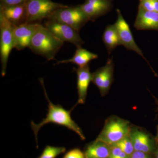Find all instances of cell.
I'll list each match as a JSON object with an SVG mask.
<instances>
[{"instance_id": "15", "label": "cell", "mask_w": 158, "mask_h": 158, "mask_svg": "<svg viewBox=\"0 0 158 158\" xmlns=\"http://www.w3.org/2000/svg\"><path fill=\"white\" fill-rule=\"evenodd\" d=\"M0 14L13 26L24 23L27 19L25 3L17 6H0Z\"/></svg>"}, {"instance_id": "16", "label": "cell", "mask_w": 158, "mask_h": 158, "mask_svg": "<svg viewBox=\"0 0 158 158\" xmlns=\"http://www.w3.org/2000/svg\"><path fill=\"white\" fill-rule=\"evenodd\" d=\"M97 54L89 52L82 47L77 48L73 57L71 59L60 60L56 63V65L64 63H71L76 64L79 67H85L89 65V63L92 60L98 58Z\"/></svg>"}, {"instance_id": "5", "label": "cell", "mask_w": 158, "mask_h": 158, "mask_svg": "<svg viewBox=\"0 0 158 158\" xmlns=\"http://www.w3.org/2000/svg\"><path fill=\"white\" fill-rule=\"evenodd\" d=\"M63 23L79 32L89 21L85 12L79 6H66L56 10L48 19Z\"/></svg>"}, {"instance_id": "11", "label": "cell", "mask_w": 158, "mask_h": 158, "mask_svg": "<svg viewBox=\"0 0 158 158\" xmlns=\"http://www.w3.org/2000/svg\"><path fill=\"white\" fill-rule=\"evenodd\" d=\"M112 0H85L80 5L89 21H94L99 17L108 14L113 8Z\"/></svg>"}, {"instance_id": "17", "label": "cell", "mask_w": 158, "mask_h": 158, "mask_svg": "<svg viewBox=\"0 0 158 158\" xmlns=\"http://www.w3.org/2000/svg\"><path fill=\"white\" fill-rule=\"evenodd\" d=\"M111 146L101 141L95 140L85 148V158H108Z\"/></svg>"}, {"instance_id": "27", "label": "cell", "mask_w": 158, "mask_h": 158, "mask_svg": "<svg viewBox=\"0 0 158 158\" xmlns=\"http://www.w3.org/2000/svg\"><path fill=\"white\" fill-rule=\"evenodd\" d=\"M157 111H158V108H157Z\"/></svg>"}, {"instance_id": "22", "label": "cell", "mask_w": 158, "mask_h": 158, "mask_svg": "<svg viewBox=\"0 0 158 158\" xmlns=\"http://www.w3.org/2000/svg\"><path fill=\"white\" fill-rule=\"evenodd\" d=\"M62 158H85V153L78 148H75L66 153Z\"/></svg>"}, {"instance_id": "14", "label": "cell", "mask_w": 158, "mask_h": 158, "mask_svg": "<svg viewBox=\"0 0 158 158\" xmlns=\"http://www.w3.org/2000/svg\"><path fill=\"white\" fill-rule=\"evenodd\" d=\"M134 27L140 31H158V12L147 11L138 6Z\"/></svg>"}, {"instance_id": "3", "label": "cell", "mask_w": 158, "mask_h": 158, "mask_svg": "<svg viewBox=\"0 0 158 158\" xmlns=\"http://www.w3.org/2000/svg\"><path fill=\"white\" fill-rule=\"evenodd\" d=\"M131 130L129 122L118 116H111L106 120L96 140L112 146L129 135Z\"/></svg>"}, {"instance_id": "2", "label": "cell", "mask_w": 158, "mask_h": 158, "mask_svg": "<svg viewBox=\"0 0 158 158\" xmlns=\"http://www.w3.org/2000/svg\"><path fill=\"white\" fill-rule=\"evenodd\" d=\"M64 43L45 27L40 24L31 39L29 48L34 53L50 61L55 59Z\"/></svg>"}, {"instance_id": "24", "label": "cell", "mask_w": 158, "mask_h": 158, "mask_svg": "<svg viewBox=\"0 0 158 158\" xmlns=\"http://www.w3.org/2000/svg\"><path fill=\"white\" fill-rule=\"evenodd\" d=\"M131 158H152L151 154L142 152L135 151L130 156Z\"/></svg>"}, {"instance_id": "12", "label": "cell", "mask_w": 158, "mask_h": 158, "mask_svg": "<svg viewBox=\"0 0 158 158\" xmlns=\"http://www.w3.org/2000/svg\"><path fill=\"white\" fill-rule=\"evenodd\" d=\"M77 75V89L78 99L73 109L79 104H84L87 98L88 87L91 81L92 73H90L89 65L83 67L75 69Z\"/></svg>"}, {"instance_id": "19", "label": "cell", "mask_w": 158, "mask_h": 158, "mask_svg": "<svg viewBox=\"0 0 158 158\" xmlns=\"http://www.w3.org/2000/svg\"><path fill=\"white\" fill-rule=\"evenodd\" d=\"M65 151L66 148L65 147L47 145L41 154L37 158H56L65 152Z\"/></svg>"}, {"instance_id": "28", "label": "cell", "mask_w": 158, "mask_h": 158, "mask_svg": "<svg viewBox=\"0 0 158 158\" xmlns=\"http://www.w3.org/2000/svg\"><path fill=\"white\" fill-rule=\"evenodd\" d=\"M112 1H113V0H112Z\"/></svg>"}, {"instance_id": "10", "label": "cell", "mask_w": 158, "mask_h": 158, "mask_svg": "<svg viewBox=\"0 0 158 158\" xmlns=\"http://www.w3.org/2000/svg\"><path fill=\"white\" fill-rule=\"evenodd\" d=\"M39 25L37 23H25L14 26L13 34L15 48L21 51L29 48L31 39Z\"/></svg>"}, {"instance_id": "7", "label": "cell", "mask_w": 158, "mask_h": 158, "mask_svg": "<svg viewBox=\"0 0 158 158\" xmlns=\"http://www.w3.org/2000/svg\"><path fill=\"white\" fill-rule=\"evenodd\" d=\"M44 27L63 42L70 43L77 48L82 47L84 42L79 32L70 26L63 23L48 19Z\"/></svg>"}, {"instance_id": "8", "label": "cell", "mask_w": 158, "mask_h": 158, "mask_svg": "<svg viewBox=\"0 0 158 158\" xmlns=\"http://www.w3.org/2000/svg\"><path fill=\"white\" fill-rule=\"evenodd\" d=\"M114 64L113 58L108 59L104 66L98 69L92 73L91 81L98 88L102 96L107 94L114 78Z\"/></svg>"}, {"instance_id": "4", "label": "cell", "mask_w": 158, "mask_h": 158, "mask_svg": "<svg viewBox=\"0 0 158 158\" xmlns=\"http://www.w3.org/2000/svg\"><path fill=\"white\" fill-rule=\"evenodd\" d=\"M26 23H37L48 19L56 10L67 6L54 2L51 0H27Z\"/></svg>"}, {"instance_id": "9", "label": "cell", "mask_w": 158, "mask_h": 158, "mask_svg": "<svg viewBox=\"0 0 158 158\" xmlns=\"http://www.w3.org/2000/svg\"><path fill=\"white\" fill-rule=\"evenodd\" d=\"M116 12L117 18L114 25L118 31L122 45H123L128 50L135 52L142 57L150 65L149 62L144 57L143 52L136 44L130 26L123 16L121 11L119 9H117Z\"/></svg>"}, {"instance_id": "25", "label": "cell", "mask_w": 158, "mask_h": 158, "mask_svg": "<svg viewBox=\"0 0 158 158\" xmlns=\"http://www.w3.org/2000/svg\"><path fill=\"white\" fill-rule=\"evenodd\" d=\"M155 152V158H158V148L156 149Z\"/></svg>"}, {"instance_id": "20", "label": "cell", "mask_w": 158, "mask_h": 158, "mask_svg": "<svg viewBox=\"0 0 158 158\" xmlns=\"http://www.w3.org/2000/svg\"><path fill=\"white\" fill-rule=\"evenodd\" d=\"M113 146H116L119 148L123 152L130 156L135 151L130 135L123 138L121 140Z\"/></svg>"}, {"instance_id": "21", "label": "cell", "mask_w": 158, "mask_h": 158, "mask_svg": "<svg viewBox=\"0 0 158 158\" xmlns=\"http://www.w3.org/2000/svg\"><path fill=\"white\" fill-rule=\"evenodd\" d=\"M108 158H131L130 156L123 152L119 148L116 146H111L110 156Z\"/></svg>"}, {"instance_id": "6", "label": "cell", "mask_w": 158, "mask_h": 158, "mask_svg": "<svg viewBox=\"0 0 158 158\" xmlns=\"http://www.w3.org/2000/svg\"><path fill=\"white\" fill-rule=\"evenodd\" d=\"M14 26L0 14V57L2 77L6 75L9 56L11 51L15 48Z\"/></svg>"}, {"instance_id": "26", "label": "cell", "mask_w": 158, "mask_h": 158, "mask_svg": "<svg viewBox=\"0 0 158 158\" xmlns=\"http://www.w3.org/2000/svg\"><path fill=\"white\" fill-rule=\"evenodd\" d=\"M156 140L157 142H158V127L157 128V134Z\"/></svg>"}, {"instance_id": "13", "label": "cell", "mask_w": 158, "mask_h": 158, "mask_svg": "<svg viewBox=\"0 0 158 158\" xmlns=\"http://www.w3.org/2000/svg\"><path fill=\"white\" fill-rule=\"evenodd\" d=\"M135 151L151 154L156 148L152 138L145 131L131 128L130 134Z\"/></svg>"}, {"instance_id": "23", "label": "cell", "mask_w": 158, "mask_h": 158, "mask_svg": "<svg viewBox=\"0 0 158 158\" xmlns=\"http://www.w3.org/2000/svg\"><path fill=\"white\" fill-rule=\"evenodd\" d=\"M27 0H1V6H10L21 5L26 2Z\"/></svg>"}, {"instance_id": "1", "label": "cell", "mask_w": 158, "mask_h": 158, "mask_svg": "<svg viewBox=\"0 0 158 158\" xmlns=\"http://www.w3.org/2000/svg\"><path fill=\"white\" fill-rule=\"evenodd\" d=\"M39 80L43 88L46 99L48 102V109L45 118H43L42 121L40 122L39 123L36 124L33 121L31 122V127L35 135L37 148L38 147L37 142V135L38 132L43 126L49 123L59 125L66 127L68 129L73 131L76 133L82 140H85V137L81 129L79 127V126L74 121L71 116V113L72 110H65L61 105L54 104L50 100L48 96L44 87L43 79L40 78Z\"/></svg>"}, {"instance_id": "18", "label": "cell", "mask_w": 158, "mask_h": 158, "mask_svg": "<svg viewBox=\"0 0 158 158\" xmlns=\"http://www.w3.org/2000/svg\"><path fill=\"white\" fill-rule=\"evenodd\" d=\"M108 53L110 55L117 47L122 45L118 31L115 25H109L106 27L102 37Z\"/></svg>"}]
</instances>
